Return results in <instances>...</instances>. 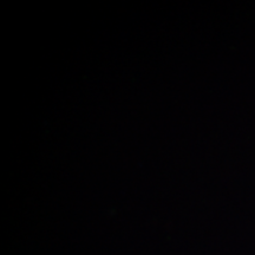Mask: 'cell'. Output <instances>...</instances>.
I'll return each instance as SVG.
<instances>
[]
</instances>
